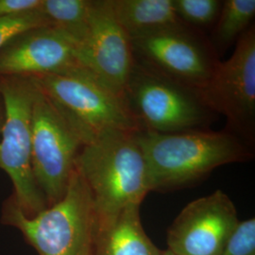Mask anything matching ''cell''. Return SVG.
<instances>
[{"mask_svg":"<svg viewBox=\"0 0 255 255\" xmlns=\"http://www.w3.org/2000/svg\"><path fill=\"white\" fill-rule=\"evenodd\" d=\"M144 155L149 191L167 192L192 186L225 164L254 157L253 147L227 130L135 132Z\"/></svg>","mask_w":255,"mask_h":255,"instance_id":"obj_1","label":"cell"},{"mask_svg":"<svg viewBox=\"0 0 255 255\" xmlns=\"http://www.w3.org/2000/svg\"><path fill=\"white\" fill-rule=\"evenodd\" d=\"M75 168L91 192L98 226L128 205H141L150 192L135 132L109 129L97 134L82 146Z\"/></svg>","mask_w":255,"mask_h":255,"instance_id":"obj_2","label":"cell"},{"mask_svg":"<svg viewBox=\"0 0 255 255\" xmlns=\"http://www.w3.org/2000/svg\"><path fill=\"white\" fill-rule=\"evenodd\" d=\"M3 221L18 229L39 255H95L97 213L91 192L76 168L58 202L28 217L9 198Z\"/></svg>","mask_w":255,"mask_h":255,"instance_id":"obj_3","label":"cell"},{"mask_svg":"<svg viewBox=\"0 0 255 255\" xmlns=\"http://www.w3.org/2000/svg\"><path fill=\"white\" fill-rule=\"evenodd\" d=\"M123 99L142 130L177 133L207 129L218 115L197 90L135 61Z\"/></svg>","mask_w":255,"mask_h":255,"instance_id":"obj_4","label":"cell"},{"mask_svg":"<svg viewBox=\"0 0 255 255\" xmlns=\"http://www.w3.org/2000/svg\"><path fill=\"white\" fill-rule=\"evenodd\" d=\"M30 79L69 122L83 145L104 130H142L124 100L82 67Z\"/></svg>","mask_w":255,"mask_h":255,"instance_id":"obj_5","label":"cell"},{"mask_svg":"<svg viewBox=\"0 0 255 255\" xmlns=\"http://www.w3.org/2000/svg\"><path fill=\"white\" fill-rule=\"evenodd\" d=\"M36 86L30 78H0L4 122L0 134V168L13 185L12 200L28 217L47 207L31 162L32 105Z\"/></svg>","mask_w":255,"mask_h":255,"instance_id":"obj_6","label":"cell"},{"mask_svg":"<svg viewBox=\"0 0 255 255\" xmlns=\"http://www.w3.org/2000/svg\"><path fill=\"white\" fill-rule=\"evenodd\" d=\"M203 103L227 120L226 129L254 148L255 142V27L240 36L230 59L219 62L197 90Z\"/></svg>","mask_w":255,"mask_h":255,"instance_id":"obj_7","label":"cell"},{"mask_svg":"<svg viewBox=\"0 0 255 255\" xmlns=\"http://www.w3.org/2000/svg\"><path fill=\"white\" fill-rule=\"evenodd\" d=\"M82 146L81 137L36 86L32 105L31 162L47 207L64 197Z\"/></svg>","mask_w":255,"mask_h":255,"instance_id":"obj_8","label":"cell"},{"mask_svg":"<svg viewBox=\"0 0 255 255\" xmlns=\"http://www.w3.org/2000/svg\"><path fill=\"white\" fill-rule=\"evenodd\" d=\"M131 44L137 63L195 90L220 62L210 41L185 24L132 38Z\"/></svg>","mask_w":255,"mask_h":255,"instance_id":"obj_9","label":"cell"},{"mask_svg":"<svg viewBox=\"0 0 255 255\" xmlns=\"http://www.w3.org/2000/svg\"><path fill=\"white\" fill-rule=\"evenodd\" d=\"M79 62L82 68L123 99L135 58L131 39L119 24L111 0H93L88 31L79 44Z\"/></svg>","mask_w":255,"mask_h":255,"instance_id":"obj_10","label":"cell"},{"mask_svg":"<svg viewBox=\"0 0 255 255\" xmlns=\"http://www.w3.org/2000/svg\"><path fill=\"white\" fill-rule=\"evenodd\" d=\"M240 220L231 198L222 190L189 202L167 232L174 255H220Z\"/></svg>","mask_w":255,"mask_h":255,"instance_id":"obj_11","label":"cell"},{"mask_svg":"<svg viewBox=\"0 0 255 255\" xmlns=\"http://www.w3.org/2000/svg\"><path fill=\"white\" fill-rule=\"evenodd\" d=\"M80 67L79 44L51 25L22 31L0 48V78H34Z\"/></svg>","mask_w":255,"mask_h":255,"instance_id":"obj_12","label":"cell"},{"mask_svg":"<svg viewBox=\"0 0 255 255\" xmlns=\"http://www.w3.org/2000/svg\"><path fill=\"white\" fill-rule=\"evenodd\" d=\"M163 252L143 228L139 204L128 205L97 229L95 255H163Z\"/></svg>","mask_w":255,"mask_h":255,"instance_id":"obj_13","label":"cell"},{"mask_svg":"<svg viewBox=\"0 0 255 255\" xmlns=\"http://www.w3.org/2000/svg\"><path fill=\"white\" fill-rule=\"evenodd\" d=\"M111 4L130 39L184 24L175 11L173 0H111Z\"/></svg>","mask_w":255,"mask_h":255,"instance_id":"obj_14","label":"cell"},{"mask_svg":"<svg viewBox=\"0 0 255 255\" xmlns=\"http://www.w3.org/2000/svg\"><path fill=\"white\" fill-rule=\"evenodd\" d=\"M255 16V0H225L219 12L212 40L216 53L225 52L252 26Z\"/></svg>","mask_w":255,"mask_h":255,"instance_id":"obj_15","label":"cell"},{"mask_svg":"<svg viewBox=\"0 0 255 255\" xmlns=\"http://www.w3.org/2000/svg\"><path fill=\"white\" fill-rule=\"evenodd\" d=\"M93 0H43L41 11L51 26L80 44L89 27Z\"/></svg>","mask_w":255,"mask_h":255,"instance_id":"obj_16","label":"cell"},{"mask_svg":"<svg viewBox=\"0 0 255 255\" xmlns=\"http://www.w3.org/2000/svg\"><path fill=\"white\" fill-rule=\"evenodd\" d=\"M173 3L182 23L197 29L215 25L222 6L220 0H173Z\"/></svg>","mask_w":255,"mask_h":255,"instance_id":"obj_17","label":"cell"},{"mask_svg":"<svg viewBox=\"0 0 255 255\" xmlns=\"http://www.w3.org/2000/svg\"><path fill=\"white\" fill-rule=\"evenodd\" d=\"M51 25L41 9L14 16L0 18V48L12 37L29 28Z\"/></svg>","mask_w":255,"mask_h":255,"instance_id":"obj_18","label":"cell"},{"mask_svg":"<svg viewBox=\"0 0 255 255\" xmlns=\"http://www.w3.org/2000/svg\"><path fill=\"white\" fill-rule=\"evenodd\" d=\"M220 255H255V219L239 221Z\"/></svg>","mask_w":255,"mask_h":255,"instance_id":"obj_19","label":"cell"},{"mask_svg":"<svg viewBox=\"0 0 255 255\" xmlns=\"http://www.w3.org/2000/svg\"><path fill=\"white\" fill-rule=\"evenodd\" d=\"M43 0H0V18L41 9Z\"/></svg>","mask_w":255,"mask_h":255,"instance_id":"obj_20","label":"cell"},{"mask_svg":"<svg viewBox=\"0 0 255 255\" xmlns=\"http://www.w3.org/2000/svg\"><path fill=\"white\" fill-rule=\"evenodd\" d=\"M3 122H4V104H3L2 98L0 96V134H1V129H2V126H3Z\"/></svg>","mask_w":255,"mask_h":255,"instance_id":"obj_21","label":"cell"},{"mask_svg":"<svg viewBox=\"0 0 255 255\" xmlns=\"http://www.w3.org/2000/svg\"><path fill=\"white\" fill-rule=\"evenodd\" d=\"M163 255H174L173 254H171V253H170V252H169V251H167V250H166V251H164V252H163Z\"/></svg>","mask_w":255,"mask_h":255,"instance_id":"obj_22","label":"cell"}]
</instances>
